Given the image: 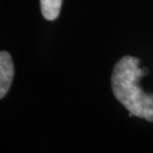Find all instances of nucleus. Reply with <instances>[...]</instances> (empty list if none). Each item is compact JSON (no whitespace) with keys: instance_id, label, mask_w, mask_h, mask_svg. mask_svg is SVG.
Here are the masks:
<instances>
[{"instance_id":"2","label":"nucleus","mask_w":153,"mask_h":153,"mask_svg":"<svg viewBox=\"0 0 153 153\" xmlns=\"http://www.w3.org/2000/svg\"><path fill=\"white\" fill-rule=\"evenodd\" d=\"M15 74L11 56L6 51H0V99L8 93Z\"/></svg>"},{"instance_id":"3","label":"nucleus","mask_w":153,"mask_h":153,"mask_svg":"<svg viewBox=\"0 0 153 153\" xmlns=\"http://www.w3.org/2000/svg\"><path fill=\"white\" fill-rule=\"evenodd\" d=\"M42 15L47 21H55L59 16L62 0H40Z\"/></svg>"},{"instance_id":"1","label":"nucleus","mask_w":153,"mask_h":153,"mask_svg":"<svg viewBox=\"0 0 153 153\" xmlns=\"http://www.w3.org/2000/svg\"><path fill=\"white\" fill-rule=\"evenodd\" d=\"M148 68H140V59L124 56L114 67L111 86L115 98L134 116L153 121V94L145 93L140 79Z\"/></svg>"}]
</instances>
